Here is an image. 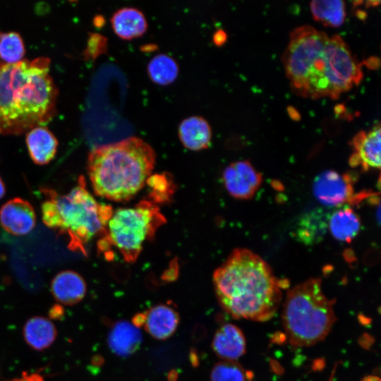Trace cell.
<instances>
[{
    "mask_svg": "<svg viewBox=\"0 0 381 381\" xmlns=\"http://www.w3.org/2000/svg\"><path fill=\"white\" fill-rule=\"evenodd\" d=\"M282 60L291 90L303 97L337 99L363 77L361 64L342 37H329L310 25L291 32Z\"/></svg>",
    "mask_w": 381,
    "mask_h": 381,
    "instance_id": "6da1fadb",
    "label": "cell"
},
{
    "mask_svg": "<svg viewBox=\"0 0 381 381\" xmlns=\"http://www.w3.org/2000/svg\"><path fill=\"white\" fill-rule=\"evenodd\" d=\"M286 284L262 258L246 248L234 249L213 274L219 304L236 319L270 320L278 310Z\"/></svg>",
    "mask_w": 381,
    "mask_h": 381,
    "instance_id": "7a4b0ae2",
    "label": "cell"
},
{
    "mask_svg": "<svg viewBox=\"0 0 381 381\" xmlns=\"http://www.w3.org/2000/svg\"><path fill=\"white\" fill-rule=\"evenodd\" d=\"M46 57L0 63V135L42 126L56 113L57 90Z\"/></svg>",
    "mask_w": 381,
    "mask_h": 381,
    "instance_id": "3957f363",
    "label": "cell"
},
{
    "mask_svg": "<svg viewBox=\"0 0 381 381\" xmlns=\"http://www.w3.org/2000/svg\"><path fill=\"white\" fill-rule=\"evenodd\" d=\"M154 149L138 137L100 145L87 158V174L94 193L115 202L133 198L152 175Z\"/></svg>",
    "mask_w": 381,
    "mask_h": 381,
    "instance_id": "277c9868",
    "label": "cell"
},
{
    "mask_svg": "<svg viewBox=\"0 0 381 381\" xmlns=\"http://www.w3.org/2000/svg\"><path fill=\"white\" fill-rule=\"evenodd\" d=\"M42 192L45 195L41 206L44 224L66 236L71 250L85 255L88 243L104 233L113 213L111 206L97 201L87 189L83 176L65 195L47 188Z\"/></svg>",
    "mask_w": 381,
    "mask_h": 381,
    "instance_id": "5b68a950",
    "label": "cell"
},
{
    "mask_svg": "<svg viewBox=\"0 0 381 381\" xmlns=\"http://www.w3.org/2000/svg\"><path fill=\"white\" fill-rule=\"evenodd\" d=\"M333 305L334 301L324 294L320 279H310L291 289L282 312L289 342L309 346L323 340L336 320Z\"/></svg>",
    "mask_w": 381,
    "mask_h": 381,
    "instance_id": "8992f818",
    "label": "cell"
},
{
    "mask_svg": "<svg viewBox=\"0 0 381 381\" xmlns=\"http://www.w3.org/2000/svg\"><path fill=\"white\" fill-rule=\"evenodd\" d=\"M166 218L157 205L148 200L134 207L113 211L104 233L98 241V249L109 254L114 248L127 262L138 258L145 243L150 241Z\"/></svg>",
    "mask_w": 381,
    "mask_h": 381,
    "instance_id": "52a82bcc",
    "label": "cell"
},
{
    "mask_svg": "<svg viewBox=\"0 0 381 381\" xmlns=\"http://www.w3.org/2000/svg\"><path fill=\"white\" fill-rule=\"evenodd\" d=\"M354 180L351 175L327 170L319 174L313 182V194L322 204L328 207H341L355 200Z\"/></svg>",
    "mask_w": 381,
    "mask_h": 381,
    "instance_id": "ba28073f",
    "label": "cell"
},
{
    "mask_svg": "<svg viewBox=\"0 0 381 381\" xmlns=\"http://www.w3.org/2000/svg\"><path fill=\"white\" fill-rule=\"evenodd\" d=\"M222 181L227 192L240 200L252 198L259 189L262 174L246 160L228 165L223 171Z\"/></svg>",
    "mask_w": 381,
    "mask_h": 381,
    "instance_id": "9c48e42d",
    "label": "cell"
},
{
    "mask_svg": "<svg viewBox=\"0 0 381 381\" xmlns=\"http://www.w3.org/2000/svg\"><path fill=\"white\" fill-rule=\"evenodd\" d=\"M353 154L349 164L352 167H360L366 171L370 169H380L381 128L375 124L370 131H361L351 141Z\"/></svg>",
    "mask_w": 381,
    "mask_h": 381,
    "instance_id": "30bf717a",
    "label": "cell"
},
{
    "mask_svg": "<svg viewBox=\"0 0 381 381\" xmlns=\"http://www.w3.org/2000/svg\"><path fill=\"white\" fill-rule=\"evenodd\" d=\"M36 214L32 205L26 200L15 198L0 208V224L8 233L23 236L35 226Z\"/></svg>",
    "mask_w": 381,
    "mask_h": 381,
    "instance_id": "8fae6325",
    "label": "cell"
},
{
    "mask_svg": "<svg viewBox=\"0 0 381 381\" xmlns=\"http://www.w3.org/2000/svg\"><path fill=\"white\" fill-rule=\"evenodd\" d=\"M86 291L85 279L73 270L59 272L51 282V291L54 299L66 306L79 303L85 296Z\"/></svg>",
    "mask_w": 381,
    "mask_h": 381,
    "instance_id": "7c38bea8",
    "label": "cell"
},
{
    "mask_svg": "<svg viewBox=\"0 0 381 381\" xmlns=\"http://www.w3.org/2000/svg\"><path fill=\"white\" fill-rule=\"evenodd\" d=\"M179 323V315L171 306L158 304L145 313L144 327L157 339H166L176 330Z\"/></svg>",
    "mask_w": 381,
    "mask_h": 381,
    "instance_id": "4fadbf2b",
    "label": "cell"
},
{
    "mask_svg": "<svg viewBox=\"0 0 381 381\" xmlns=\"http://www.w3.org/2000/svg\"><path fill=\"white\" fill-rule=\"evenodd\" d=\"M246 339L242 331L233 324L222 325L215 333L212 347L224 361H234L246 352Z\"/></svg>",
    "mask_w": 381,
    "mask_h": 381,
    "instance_id": "5bb4252c",
    "label": "cell"
},
{
    "mask_svg": "<svg viewBox=\"0 0 381 381\" xmlns=\"http://www.w3.org/2000/svg\"><path fill=\"white\" fill-rule=\"evenodd\" d=\"M178 135L185 147L198 151L206 149L210 145L212 130L209 123L204 118L193 116L180 123Z\"/></svg>",
    "mask_w": 381,
    "mask_h": 381,
    "instance_id": "9a60e30c",
    "label": "cell"
},
{
    "mask_svg": "<svg viewBox=\"0 0 381 381\" xmlns=\"http://www.w3.org/2000/svg\"><path fill=\"white\" fill-rule=\"evenodd\" d=\"M26 144L32 160L40 165L52 161L58 147L55 136L43 126L35 127L27 132Z\"/></svg>",
    "mask_w": 381,
    "mask_h": 381,
    "instance_id": "2e32d148",
    "label": "cell"
},
{
    "mask_svg": "<svg viewBox=\"0 0 381 381\" xmlns=\"http://www.w3.org/2000/svg\"><path fill=\"white\" fill-rule=\"evenodd\" d=\"M107 341L112 352L119 356H127L138 349L142 335L138 328L133 324L119 321L110 329Z\"/></svg>",
    "mask_w": 381,
    "mask_h": 381,
    "instance_id": "e0dca14e",
    "label": "cell"
},
{
    "mask_svg": "<svg viewBox=\"0 0 381 381\" xmlns=\"http://www.w3.org/2000/svg\"><path fill=\"white\" fill-rule=\"evenodd\" d=\"M111 23L114 32L123 40L140 37L147 28L145 15L134 7H123L115 11Z\"/></svg>",
    "mask_w": 381,
    "mask_h": 381,
    "instance_id": "ac0fdd59",
    "label": "cell"
},
{
    "mask_svg": "<svg viewBox=\"0 0 381 381\" xmlns=\"http://www.w3.org/2000/svg\"><path fill=\"white\" fill-rule=\"evenodd\" d=\"M23 334L26 344L32 349H48L55 341L57 331L54 324L47 318L35 316L26 321Z\"/></svg>",
    "mask_w": 381,
    "mask_h": 381,
    "instance_id": "d6986e66",
    "label": "cell"
},
{
    "mask_svg": "<svg viewBox=\"0 0 381 381\" xmlns=\"http://www.w3.org/2000/svg\"><path fill=\"white\" fill-rule=\"evenodd\" d=\"M327 226L336 239L350 242L360 231L361 220L353 209L345 205L329 215Z\"/></svg>",
    "mask_w": 381,
    "mask_h": 381,
    "instance_id": "ffe728a7",
    "label": "cell"
},
{
    "mask_svg": "<svg viewBox=\"0 0 381 381\" xmlns=\"http://www.w3.org/2000/svg\"><path fill=\"white\" fill-rule=\"evenodd\" d=\"M313 18L325 26L341 25L346 18V6L340 0H314L310 3Z\"/></svg>",
    "mask_w": 381,
    "mask_h": 381,
    "instance_id": "44dd1931",
    "label": "cell"
},
{
    "mask_svg": "<svg viewBox=\"0 0 381 381\" xmlns=\"http://www.w3.org/2000/svg\"><path fill=\"white\" fill-rule=\"evenodd\" d=\"M328 217L320 211L303 217L296 229L295 236L301 242L313 244L322 238L327 228Z\"/></svg>",
    "mask_w": 381,
    "mask_h": 381,
    "instance_id": "7402d4cb",
    "label": "cell"
},
{
    "mask_svg": "<svg viewBox=\"0 0 381 381\" xmlns=\"http://www.w3.org/2000/svg\"><path fill=\"white\" fill-rule=\"evenodd\" d=\"M147 73L154 83L165 85L171 83L177 78L179 66L172 57L159 54L150 61Z\"/></svg>",
    "mask_w": 381,
    "mask_h": 381,
    "instance_id": "603a6c76",
    "label": "cell"
},
{
    "mask_svg": "<svg viewBox=\"0 0 381 381\" xmlns=\"http://www.w3.org/2000/svg\"><path fill=\"white\" fill-rule=\"evenodd\" d=\"M24 54V44L18 33L0 32V59L2 63H17L23 59Z\"/></svg>",
    "mask_w": 381,
    "mask_h": 381,
    "instance_id": "cb8c5ba5",
    "label": "cell"
},
{
    "mask_svg": "<svg viewBox=\"0 0 381 381\" xmlns=\"http://www.w3.org/2000/svg\"><path fill=\"white\" fill-rule=\"evenodd\" d=\"M152 202L158 205L169 202L174 193L172 178L167 173L151 175L146 181Z\"/></svg>",
    "mask_w": 381,
    "mask_h": 381,
    "instance_id": "d4e9b609",
    "label": "cell"
},
{
    "mask_svg": "<svg viewBox=\"0 0 381 381\" xmlns=\"http://www.w3.org/2000/svg\"><path fill=\"white\" fill-rule=\"evenodd\" d=\"M248 373L234 361H223L216 363L210 375L211 381H247Z\"/></svg>",
    "mask_w": 381,
    "mask_h": 381,
    "instance_id": "484cf974",
    "label": "cell"
},
{
    "mask_svg": "<svg viewBox=\"0 0 381 381\" xmlns=\"http://www.w3.org/2000/svg\"><path fill=\"white\" fill-rule=\"evenodd\" d=\"M226 32L222 30H219L214 33L213 40L217 45L219 46L226 42Z\"/></svg>",
    "mask_w": 381,
    "mask_h": 381,
    "instance_id": "4316f807",
    "label": "cell"
},
{
    "mask_svg": "<svg viewBox=\"0 0 381 381\" xmlns=\"http://www.w3.org/2000/svg\"><path fill=\"white\" fill-rule=\"evenodd\" d=\"M145 322V313H138L133 319V325L136 327H141Z\"/></svg>",
    "mask_w": 381,
    "mask_h": 381,
    "instance_id": "83f0119b",
    "label": "cell"
},
{
    "mask_svg": "<svg viewBox=\"0 0 381 381\" xmlns=\"http://www.w3.org/2000/svg\"><path fill=\"white\" fill-rule=\"evenodd\" d=\"M288 112H289L291 118H292L294 119H300L299 114L297 113L296 109H295L294 107H289Z\"/></svg>",
    "mask_w": 381,
    "mask_h": 381,
    "instance_id": "f1b7e54d",
    "label": "cell"
},
{
    "mask_svg": "<svg viewBox=\"0 0 381 381\" xmlns=\"http://www.w3.org/2000/svg\"><path fill=\"white\" fill-rule=\"evenodd\" d=\"M6 193V186L5 184L0 176V199H1Z\"/></svg>",
    "mask_w": 381,
    "mask_h": 381,
    "instance_id": "f546056e",
    "label": "cell"
},
{
    "mask_svg": "<svg viewBox=\"0 0 381 381\" xmlns=\"http://www.w3.org/2000/svg\"><path fill=\"white\" fill-rule=\"evenodd\" d=\"M380 2V1H366V4H367V6H375L377 4H379Z\"/></svg>",
    "mask_w": 381,
    "mask_h": 381,
    "instance_id": "4dcf8cb0",
    "label": "cell"
}]
</instances>
